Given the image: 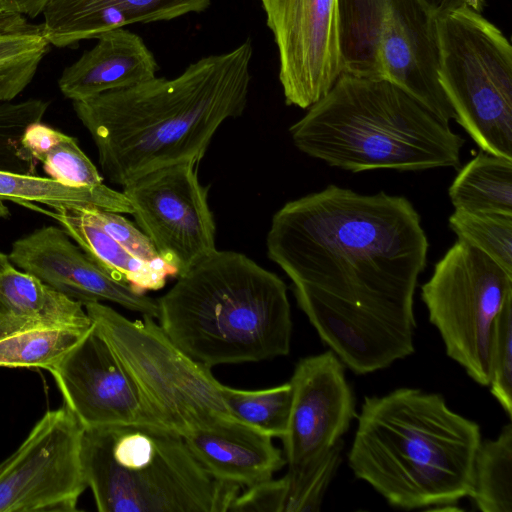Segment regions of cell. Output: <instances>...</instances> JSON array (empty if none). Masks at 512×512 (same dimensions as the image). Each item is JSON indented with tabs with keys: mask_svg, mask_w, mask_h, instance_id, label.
Segmentation results:
<instances>
[{
	"mask_svg": "<svg viewBox=\"0 0 512 512\" xmlns=\"http://www.w3.org/2000/svg\"><path fill=\"white\" fill-rule=\"evenodd\" d=\"M266 246L322 342L355 374L414 353L428 240L407 198L328 185L281 207Z\"/></svg>",
	"mask_w": 512,
	"mask_h": 512,
	"instance_id": "1",
	"label": "cell"
},
{
	"mask_svg": "<svg viewBox=\"0 0 512 512\" xmlns=\"http://www.w3.org/2000/svg\"><path fill=\"white\" fill-rule=\"evenodd\" d=\"M253 45L202 57L180 75L73 101L102 173L120 186L180 162L198 163L218 128L245 110Z\"/></svg>",
	"mask_w": 512,
	"mask_h": 512,
	"instance_id": "2",
	"label": "cell"
},
{
	"mask_svg": "<svg viewBox=\"0 0 512 512\" xmlns=\"http://www.w3.org/2000/svg\"><path fill=\"white\" fill-rule=\"evenodd\" d=\"M481 441L441 394L399 388L364 398L348 465L394 507L447 506L469 496Z\"/></svg>",
	"mask_w": 512,
	"mask_h": 512,
	"instance_id": "3",
	"label": "cell"
},
{
	"mask_svg": "<svg viewBox=\"0 0 512 512\" xmlns=\"http://www.w3.org/2000/svg\"><path fill=\"white\" fill-rule=\"evenodd\" d=\"M157 302L164 333L210 369L290 352L287 286L242 253L214 250L178 276Z\"/></svg>",
	"mask_w": 512,
	"mask_h": 512,
	"instance_id": "4",
	"label": "cell"
},
{
	"mask_svg": "<svg viewBox=\"0 0 512 512\" xmlns=\"http://www.w3.org/2000/svg\"><path fill=\"white\" fill-rule=\"evenodd\" d=\"M289 132L304 154L353 173L459 168L465 143L394 83L348 73Z\"/></svg>",
	"mask_w": 512,
	"mask_h": 512,
	"instance_id": "5",
	"label": "cell"
},
{
	"mask_svg": "<svg viewBox=\"0 0 512 512\" xmlns=\"http://www.w3.org/2000/svg\"><path fill=\"white\" fill-rule=\"evenodd\" d=\"M82 464L100 512H229L241 488L216 480L171 430H84Z\"/></svg>",
	"mask_w": 512,
	"mask_h": 512,
	"instance_id": "6",
	"label": "cell"
},
{
	"mask_svg": "<svg viewBox=\"0 0 512 512\" xmlns=\"http://www.w3.org/2000/svg\"><path fill=\"white\" fill-rule=\"evenodd\" d=\"M338 15L342 73L388 80L456 119L438 79L436 18L419 0H338Z\"/></svg>",
	"mask_w": 512,
	"mask_h": 512,
	"instance_id": "7",
	"label": "cell"
},
{
	"mask_svg": "<svg viewBox=\"0 0 512 512\" xmlns=\"http://www.w3.org/2000/svg\"><path fill=\"white\" fill-rule=\"evenodd\" d=\"M116 357L165 426L184 437L237 419L211 369L193 360L154 318L130 320L100 301L83 304Z\"/></svg>",
	"mask_w": 512,
	"mask_h": 512,
	"instance_id": "8",
	"label": "cell"
},
{
	"mask_svg": "<svg viewBox=\"0 0 512 512\" xmlns=\"http://www.w3.org/2000/svg\"><path fill=\"white\" fill-rule=\"evenodd\" d=\"M439 83L478 147L512 159V47L470 7L436 18Z\"/></svg>",
	"mask_w": 512,
	"mask_h": 512,
	"instance_id": "9",
	"label": "cell"
},
{
	"mask_svg": "<svg viewBox=\"0 0 512 512\" xmlns=\"http://www.w3.org/2000/svg\"><path fill=\"white\" fill-rule=\"evenodd\" d=\"M512 293V274L479 249L457 241L421 287L429 321L447 355L480 386L490 382V343L497 316Z\"/></svg>",
	"mask_w": 512,
	"mask_h": 512,
	"instance_id": "10",
	"label": "cell"
},
{
	"mask_svg": "<svg viewBox=\"0 0 512 512\" xmlns=\"http://www.w3.org/2000/svg\"><path fill=\"white\" fill-rule=\"evenodd\" d=\"M84 428L65 406L47 411L0 463V512H74L87 488Z\"/></svg>",
	"mask_w": 512,
	"mask_h": 512,
	"instance_id": "11",
	"label": "cell"
},
{
	"mask_svg": "<svg viewBox=\"0 0 512 512\" xmlns=\"http://www.w3.org/2000/svg\"><path fill=\"white\" fill-rule=\"evenodd\" d=\"M137 226L178 276L216 250L208 188L194 162L165 166L122 186Z\"/></svg>",
	"mask_w": 512,
	"mask_h": 512,
	"instance_id": "12",
	"label": "cell"
},
{
	"mask_svg": "<svg viewBox=\"0 0 512 512\" xmlns=\"http://www.w3.org/2000/svg\"><path fill=\"white\" fill-rule=\"evenodd\" d=\"M279 54L285 102L308 109L342 74L338 0H260Z\"/></svg>",
	"mask_w": 512,
	"mask_h": 512,
	"instance_id": "13",
	"label": "cell"
},
{
	"mask_svg": "<svg viewBox=\"0 0 512 512\" xmlns=\"http://www.w3.org/2000/svg\"><path fill=\"white\" fill-rule=\"evenodd\" d=\"M47 370L84 430L125 425L168 429L94 324Z\"/></svg>",
	"mask_w": 512,
	"mask_h": 512,
	"instance_id": "14",
	"label": "cell"
},
{
	"mask_svg": "<svg viewBox=\"0 0 512 512\" xmlns=\"http://www.w3.org/2000/svg\"><path fill=\"white\" fill-rule=\"evenodd\" d=\"M289 382L292 403L281 439L287 473H297L341 439L356 416V407L344 364L331 350L300 359Z\"/></svg>",
	"mask_w": 512,
	"mask_h": 512,
	"instance_id": "15",
	"label": "cell"
},
{
	"mask_svg": "<svg viewBox=\"0 0 512 512\" xmlns=\"http://www.w3.org/2000/svg\"><path fill=\"white\" fill-rule=\"evenodd\" d=\"M10 263L80 301H110L128 310L158 317L157 299L138 293L96 264L60 226H44L13 242Z\"/></svg>",
	"mask_w": 512,
	"mask_h": 512,
	"instance_id": "16",
	"label": "cell"
},
{
	"mask_svg": "<svg viewBox=\"0 0 512 512\" xmlns=\"http://www.w3.org/2000/svg\"><path fill=\"white\" fill-rule=\"evenodd\" d=\"M210 4L211 0H51L42 12V26L50 45L64 48L127 25L200 13Z\"/></svg>",
	"mask_w": 512,
	"mask_h": 512,
	"instance_id": "17",
	"label": "cell"
},
{
	"mask_svg": "<svg viewBox=\"0 0 512 512\" xmlns=\"http://www.w3.org/2000/svg\"><path fill=\"white\" fill-rule=\"evenodd\" d=\"M96 39V45L67 66L58 79L61 93L72 102L156 77L159 70L156 58L136 33L117 28Z\"/></svg>",
	"mask_w": 512,
	"mask_h": 512,
	"instance_id": "18",
	"label": "cell"
},
{
	"mask_svg": "<svg viewBox=\"0 0 512 512\" xmlns=\"http://www.w3.org/2000/svg\"><path fill=\"white\" fill-rule=\"evenodd\" d=\"M182 438L216 480L240 488L272 479L286 464L271 436L239 419Z\"/></svg>",
	"mask_w": 512,
	"mask_h": 512,
	"instance_id": "19",
	"label": "cell"
},
{
	"mask_svg": "<svg viewBox=\"0 0 512 512\" xmlns=\"http://www.w3.org/2000/svg\"><path fill=\"white\" fill-rule=\"evenodd\" d=\"M84 305L12 264L0 270V338L35 328L92 326Z\"/></svg>",
	"mask_w": 512,
	"mask_h": 512,
	"instance_id": "20",
	"label": "cell"
},
{
	"mask_svg": "<svg viewBox=\"0 0 512 512\" xmlns=\"http://www.w3.org/2000/svg\"><path fill=\"white\" fill-rule=\"evenodd\" d=\"M29 207L56 219L96 264L138 293L160 290L169 277H177L175 270L148 264L129 253L94 220L87 209L46 211L33 205Z\"/></svg>",
	"mask_w": 512,
	"mask_h": 512,
	"instance_id": "21",
	"label": "cell"
},
{
	"mask_svg": "<svg viewBox=\"0 0 512 512\" xmlns=\"http://www.w3.org/2000/svg\"><path fill=\"white\" fill-rule=\"evenodd\" d=\"M0 199L18 204L40 203L52 209H101L131 214V205L121 191L104 183L71 186L53 178L0 171Z\"/></svg>",
	"mask_w": 512,
	"mask_h": 512,
	"instance_id": "22",
	"label": "cell"
},
{
	"mask_svg": "<svg viewBox=\"0 0 512 512\" xmlns=\"http://www.w3.org/2000/svg\"><path fill=\"white\" fill-rule=\"evenodd\" d=\"M50 46L42 23L0 11V103L12 101L32 82Z\"/></svg>",
	"mask_w": 512,
	"mask_h": 512,
	"instance_id": "23",
	"label": "cell"
},
{
	"mask_svg": "<svg viewBox=\"0 0 512 512\" xmlns=\"http://www.w3.org/2000/svg\"><path fill=\"white\" fill-rule=\"evenodd\" d=\"M455 210L512 215V159L480 151L448 189Z\"/></svg>",
	"mask_w": 512,
	"mask_h": 512,
	"instance_id": "24",
	"label": "cell"
},
{
	"mask_svg": "<svg viewBox=\"0 0 512 512\" xmlns=\"http://www.w3.org/2000/svg\"><path fill=\"white\" fill-rule=\"evenodd\" d=\"M22 144L59 182L78 187L103 184V176L70 135L40 121L26 130Z\"/></svg>",
	"mask_w": 512,
	"mask_h": 512,
	"instance_id": "25",
	"label": "cell"
},
{
	"mask_svg": "<svg viewBox=\"0 0 512 512\" xmlns=\"http://www.w3.org/2000/svg\"><path fill=\"white\" fill-rule=\"evenodd\" d=\"M469 497L483 512H512V424L477 450Z\"/></svg>",
	"mask_w": 512,
	"mask_h": 512,
	"instance_id": "26",
	"label": "cell"
},
{
	"mask_svg": "<svg viewBox=\"0 0 512 512\" xmlns=\"http://www.w3.org/2000/svg\"><path fill=\"white\" fill-rule=\"evenodd\" d=\"M87 330L35 328L1 337L0 367L47 370L62 359Z\"/></svg>",
	"mask_w": 512,
	"mask_h": 512,
	"instance_id": "27",
	"label": "cell"
},
{
	"mask_svg": "<svg viewBox=\"0 0 512 512\" xmlns=\"http://www.w3.org/2000/svg\"><path fill=\"white\" fill-rule=\"evenodd\" d=\"M222 395L231 414L240 421L272 438L285 435L292 403L290 382L261 390H242L223 384Z\"/></svg>",
	"mask_w": 512,
	"mask_h": 512,
	"instance_id": "28",
	"label": "cell"
},
{
	"mask_svg": "<svg viewBox=\"0 0 512 512\" xmlns=\"http://www.w3.org/2000/svg\"><path fill=\"white\" fill-rule=\"evenodd\" d=\"M450 229L512 274V215L455 210Z\"/></svg>",
	"mask_w": 512,
	"mask_h": 512,
	"instance_id": "29",
	"label": "cell"
},
{
	"mask_svg": "<svg viewBox=\"0 0 512 512\" xmlns=\"http://www.w3.org/2000/svg\"><path fill=\"white\" fill-rule=\"evenodd\" d=\"M49 103L29 98L20 102L0 103V171L33 174L37 161L22 144L26 130L40 122Z\"/></svg>",
	"mask_w": 512,
	"mask_h": 512,
	"instance_id": "30",
	"label": "cell"
},
{
	"mask_svg": "<svg viewBox=\"0 0 512 512\" xmlns=\"http://www.w3.org/2000/svg\"><path fill=\"white\" fill-rule=\"evenodd\" d=\"M339 439L319 460L297 473H286L283 512H317L342 461Z\"/></svg>",
	"mask_w": 512,
	"mask_h": 512,
	"instance_id": "31",
	"label": "cell"
},
{
	"mask_svg": "<svg viewBox=\"0 0 512 512\" xmlns=\"http://www.w3.org/2000/svg\"><path fill=\"white\" fill-rule=\"evenodd\" d=\"M490 390L512 416V293L497 316L490 343Z\"/></svg>",
	"mask_w": 512,
	"mask_h": 512,
	"instance_id": "32",
	"label": "cell"
},
{
	"mask_svg": "<svg viewBox=\"0 0 512 512\" xmlns=\"http://www.w3.org/2000/svg\"><path fill=\"white\" fill-rule=\"evenodd\" d=\"M87 210L94 220L133 256L148 264L171 268L177 272L161 258L148 236L121 213L101 209Z\"/></svg>",
	"mask_w": 512,
	"mask_h": 512,
	"instance_id": "33",
	"label": "cell"
},
{
	"mask_svg": "<svg viewBox=\"0 0 512 512\" xmlns=\"http://www.w3.org/2000/svg\"><path fill=\"white\" fill-rule=\"evenodd\" d=\"M285 484L283 478L267 481L244 488L229 508V512L271 511L283 512Z\"/></svg>",
	"mask_w": 512,
	"mask_h": 512,
	"instance_id": "34",
	"label": "cell"
},
{
	"mask_svg": "<svg viewBox=\"0 0 512 512\" xmlns=\"http://www.w3.org/2000/svg\"><path fill=\"white\" fill-rule=\"evenodd\" d=\"M425 8L437 18L443 13L457 10L464 7H470L480 11L482 0H419Z\"/></svg>",
	"mask_w": 512,
	"mask_h": 512,
	"instance_id": "35",
	"label": "cell"
},
{
	"mask_svg": "<svg viewBox=\"0 0 512 512\" xmlns=\"http://www.w3.org/2000/svg\"><path fill=\"white\" fill-rule=\"evenodd\" d=\"M51 0H3L9 12L21 14L28 18H36L42 14L44 8Z\"/></svg>",
	"mask_w": 512,
	"mask_h": 512,
	"instance_id": "36",
	"label": "cell"
},
{
	"mask_svg": "<svg viewBox=\"0 0 512 512\" xmlns=\"http://www.w3.org/2000/svg\"><path fill=\"white\" fill-rule=\"evenodd\" d=\"M10 215L9 208L3 203V200L0 199V218H6Z\"/></svg>",
	"mask_w": 512,
	"mask_h": 512,
	"instance_id": "37",
	"label": "cell"
},
{
	"mask_svg": "<svg viewBox=\"0 0 512 512\" xmlns=\"http://www.w3.org/2000/svg\"><path fill=\"white\" fill-rule=\"evenodd\" d=\"M10 261L8 259V255L0 252V270L10 265Z\"/></svg>",
	"mask_w": 512,
	"mask_h": 512,
	"instance_id": "38",
	"label": "cell"
},
{
	"mask_svg": "<svg viewBox=\"0 0 512 512\" xmlns=\"http://www.w3.org/2000/svg\"><path fill=\"white\" fill-rule=\"evenodd\" d=\"M0 11H7L3 0H0Z\"/></svg>",
	"mask_w": 512,
	"mask_h": 512,
	"instance_id": "39",
	"label": "cell"
},
{
	"mask_svg": "<svg viewBox=\"0 0 512 512\" xmlns=\"http://www.w3.org/2000/svg\"><path fill=\"white\" fill-rule=\"evenodd\" d=\"M482 1H484V0H482Z\"/></svg>",
	"mask_w": 512,
	"mask_h": 512,
	"instance_id": "40",
	"label": "cell"
}]
</instances>
